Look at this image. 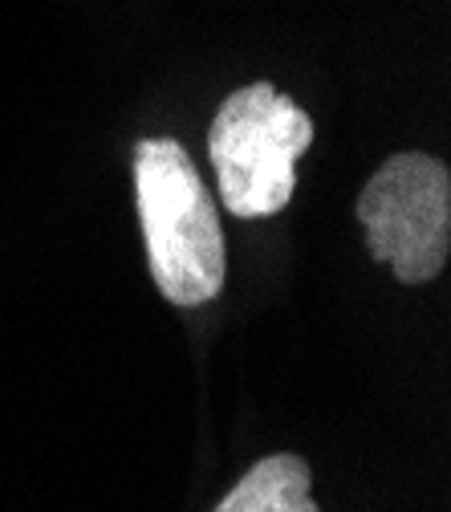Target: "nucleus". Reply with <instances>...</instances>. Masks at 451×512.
Here are the masks:
<instances>
[{
    "instance_id": "nucleus-1",
    "label": "nucleus",
    "mask_w": 451,
    "mask_h": 512,
    "mask_svg": "<svg viewBox=\"0 0 451 512\" xmlns=\"http://www.w3.org/2000/svg\"><path fill=\"white\" fill-rule=\"evenodd\" d=\"M135 204L159 293L183 309L220 297L228 277L224 228L212 191L183 143H135Z\"/></svg>"
},
{
    "instance_id": "nucleus-2",
    "label": "nucleus",
    "mask_w": 451,
    "mask_h": 512,
    "mask_svg": "<svg viewBox=\"0 0 451 512\" xmlns=\"http://www.w3.org/2000/svg\"><path fill=\"white\" fill-rule=\"evenodd\" d=\"M309 143V114L269 82H252L228 94L208 131V155L224 208L236 220L277 216L293 200L297 159L309 151Z\"/></svg>"
},
{
    "instance_id": "nucleus-3",
    "label": "nucleus",
    "mask_w": 451,
    "mask_h": 512,
    "mask_svg": "<svg viewBox=\"0 0 451 512\" xmlns=\"http://www.w3.org/2000/svg\"><path fill=\"white\" fill-rule=\"evenodd\" d=\"M358 220L366 248L403 285H427L451 252V171L443 159L391 155L362 187Z\"/></svg>"
},
{
    "instance_id": "nucleus-4",
    "label": "nucleus",
    "mask_w": 451,
    "mask_h": 512,
    "mask_svg": "<svg viewBox=\"0 0 451 512\" xmlns=\"http://www.w3.org/2000/svg\"><path fill=\"white\" fill-rule=\"evenodd\" d=\"M216 512H321L313 500L309 464L293 452L256 460Z\"/></svg>"
}]
</instances>
